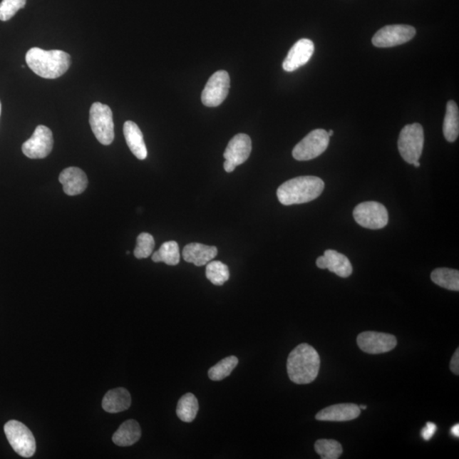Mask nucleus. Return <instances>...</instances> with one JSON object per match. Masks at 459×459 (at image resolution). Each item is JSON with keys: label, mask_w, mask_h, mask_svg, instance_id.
<instances>
[{"label": "nucleus", "mask_w": 459, "mask_h": 459, "mask_svg": "<svg viewBox=\"0 0 459 459\" xmlns=\"http://www.w3.org/2000/svg\"><path fill=\"white\" fill-rule=\"evenodd\" d=\"M4 433L14 451L24 458L33 456L36 451V440L34 436L23 423L11 421L4 426Z\"/></svg>", "instance_id": "obj_6"}, {"label": "nucleus", "mask_w": 459, "mask_h": 459, "mask_svg": "<svg viewBox=\"0 0 459 459\" xmlns=\"http://www.w3.org/2000/svg\"><path fill=\"white\" fill-rule=\"evenodd\" d=\"M217 254L218 249L215 246L193 242L185 247L182 256L185 262L192 263L197 267H202L215 259Z\"/></svg>", "instance_id": "obj_17"}, {"label": "nucleus", "mask_w": 459, "mask_h": 459, "mask_svg": "<svg viewBox=\"0 0 459 459\" xmlns=\"http://www.w3.org/2000/svg\"><path fill=\"white\" fill-rule=\"evenodd\" d=\"M1 110H2V105H1V101H0V116H1Z\"/></svg>", "instance_id": "obj_37"}, {"label": "nucleus", "mask_w": 459, "mask_h": 459, "mask_svg": "<svg viewBox=\"0 0 459 459\" xmlns=\"http://www.w3.org/2000/svg\"><path fill=\"white\" fill-rule=\"evenodd\" d=\"M153 262H163L169 266H177L180 263V254L177 242L175 241L166 242L160 249L153 254Z\"/></svg>", "instance_id": "obj_25"}, {"label": "nucleus", "mask_w": 459, "mask_h": 459, "mask_svg": "<svg viewBox=\"0 0 459 459\" xmlns=\"http://www.w3.org/2000/svg\"><path fill=\"white\" fill-rule=\"evenodd\" d=\"M252 151V141L248 135L238 134L229 141L226 151L224 153L225 160L234 167L242 165L248 160Z\"/></svg>", "instance_id": "obj_14"}, {"label": "nucleus", "mask_w": 459, "mask_h": 459, "mask_svg": "<svg viewBox=\"0 0 459 459\" xmlns=\"http://www.w3.org/2000/svg\"><path fill=\"white\" fill-rule=\"evenodd\" d=\"M450 368H451L454 374H459V349H457L455 353H454L451 363H450Z\"/></svg>", "instance_id": "obj_32"}, {"label": "nucleus", "mask_w": 459, "mask_h": 459, "mask_svg": "<svg viewBox=\"0 0 459 459\" xmlns=\"http://www.w3.org/2000/svg\"><path fill=\"white\" fill-rule=\"evenodd\" d=\"M357 344L365 353L377 355L392 351L396 348L397 341L394 335L370 331L359 335Z\"/></svg>", "instance_id": "obj_12"}, {"label": "nucleus", "mask_w": 459, "mask_h": 459, "mask_svg": "<svg viewBox=\"0 0 459 459\" xmlns=\"http://www.w3.org/2000/svg\"><path fill=\"white\" fill-rule=\"evenodd\" d=\"M413 165H414V167H421V163H419L418 161L414 162Z\"/></svg>", "instance_id": "obj_34"}, {"label": "nucleus", "mask_w": 459, "mask_h": 459, "mask_svg": "<svg viewBox=\"0 0 459 459\" xmlns=\"http://www.w3.org/2000/svg\"><path fill=\"white\" fill-rule=\"evenodd\" d=\"M90 123L93 133L100 143L108 145L114 140L113 112L108 105L95 103L90 110Z\"/></svg>", "instance_id": "obj_5"}, {"label": "nucleus", "mask_w": 459, "mask_h": 459, "mask_svg": "<svg viewBox=\"0 0 459 459\" xmlns=\"http://www.w3.org/2000/svg\"><path fill=\"white\" fill-rule=\"evenodd\" d=\"M198 408L200 405L197 397L192 393H187L179 400L176 414L182 422L192 423L197 417Z\"/></svg>", "instance_id": "obj_23"}, {"label": "nucleus", "mask_w": 459, "mask_h": 459, "mask_svg": "<svg viewBox=\"0 0 459 459\" xmlns=\"http://www.w3.org/2000/svg\"><path fill=\"white\" fill-rule=\"evenodd\" d=\"M451 433H452L454 436H457V437H458V436H459V425H458V423H457V425H456V426H454L452 428Z\"/></svg>", "instance_id": "obj_33"}, {"label": "nucleus", "mask_w": 459, "mask_h": 459, "mask_svg": "<svg viewBox=\"0 0 459 459\" xmlns=\"http://www.w3.org/2000/svg\"><path fill=\"white\" fill-rule=\"evenodd\" d=\"M328 134H329V136H332L334 135V131L333 130H329L328 132Z\"/></svg>", "instance_id": "obj_36"}, {"label": "nucleus", "mask_w": 459, "mask_h": 459, "mask_svg": "<svg viewBox=\"0 0 459 459\" xmlns=\"http://www.w3.org/2000/svg\"><path fill=\"white\" fill-rule=\"evenodd\" d=\"M330 136L324 130L317 129L309 133L293 150V157L298 161L314 160L329 147Z\"/></svg>", "instance_id": "obj_7"}, {"label": "nucleus", "mask_w": 459, "mask_h": 459, "mask_svg": "<svg viewBox=\"0 0 459 459\" xmlns=\"http://www.w3.org/2000/svg\"><path fill=\"white\" fill-rule=\"evenodd\" d=\"M26 63L39 77L55 79L67 73L71 65V56L63 51H45L34 47L26 53Z\"/></svg>", "instance_id": "obj_2"}, {"label": "nucleus", "mask_w": 459, "mask_h": 459, "mask_svg": "<svg viewBox=\"0 0 459 459\" xmlns=\"http://www.w3.org/2000/svg\"><path fill=\"white\" fill-rule=\"evenodd\" d=\"M324 187V180L316 176H299L281 185L277 195L282 205H302L315 200Z\"/></svg>", "instance_id": "obj_3"}, {"label": "nucleus", "mask_w": 459, "mask_h": 459, "mask_svg": "<svg viewBox=\"0 0 459 459\" xmlns=\"http://www.w3.org/2000/svg\"><path fill=\"white\" fill-rule=\"evenodd\" d=\"M123 135L128 147L140 160H144L148 157V150L145 147L143 132L133 121H126L123 125Z\"/></svg>", "instance_id": "obj_18"}, {"label": "nucleus", "mask_w": 459, "mask_h": 459, "mask_svg": "<svg viewBox=\"0 0 459 459\" xmlns=\"http://www.w3.org/2000/svg\"><path fill=\"white\" fill-rule=\"evenodd\" d=\"M54 145L52 131L45 125H38L32 138L23 145L24 155L32 160H42L50 154Z\"/></svg>", "instance_id": "obj_11"}, {"label": "nucleus", "mask_w": 459, "mask_h": 459, "mask_svg": "<svg viewBox=\"0 0 459 459\" xmlns=\"http://www.w3.org/2000/svg\"><path fill=\"white\" fill-rule=\"evenodd\" d=\"M315 46L311 39L302 38L290 48L282 68L286 72H294L302 66L306 65L314 54Z\"/></svg>", "instance_id": "obj_13"}, {"label": "nucleus", "mask_w": 459, "mask_h": 459, "mask_svg": "<svg viewBox=\"0 0 459 459\" xmlns=\"http://www.w3.org/2000/svg\"><path fill=\"white\" fill-rule=\"evenodd\" d=\"M26 0H2L0 3V20H11L21 9L25 7Z\"/></svg>", "instance_id": "obj_30"}, {"label": "nucleus", "mask_w": 459, "mask_h": 459, "mask_svg": "<svg viewBox=\"0 0 459 459\" xmlns=\"http://www.w3.org/2000/svg\"><path fill=\"white\" fill-rule=\"evenodd\" d=\"M315 450L321 459H338L341 458L343 453L341 444L334 440H316Z\"/></svg>", "instance_id": "obj_28"}, {"label": "nucleus", "mask_w": 459, "mask_h": 459, "mask_svg": "<svg viewBox=\"0 0 459 459\" xmlns=\"http://www.w3.org/2000/svg\"><path fill=\"white\" fill-rule=\"evenodd\" d=\"M326 269L339 277L346 278L352 274L353 268L350 260L337 251L328 249L324 252Z\"/></svg>", "instance_id": "obj_21"}, {"label": "nucleus", "mask_w": 459, "mask_h": 459, "mask_svg": "<svg viewBox=\"0 0 459 459\" xmlns=\"http://www.w3.org/2000/svg\"><path fill=\"white\" fill-rule=\"evenodd\" d=\"M141 430L138 422L130 419L123 423L113 435V441L119 447H130L140 439Z\"/></svg>", "instance_id": "obj_20"}, {"label": "nucleus", "mask_w": 459, "mask_h": 459, "mask_svg": "<svg viewBox=\"0 0 459 459\" xmlns=\"http://www.w3.org/2000/svg\"><path fill=\"white\" fill-rule=\"evenodd\" d=\"M320 356L314 347L300 344L290 352L287 370L290 381L298 385H306L315 381L320 370Z\"/></svg>", "instance_id": "obj_1"}, {"label": "nucleus", "mask_w": 459, "mask_h": 459, "mask_svg": "<svg viewBox=\"0 0 459 459\" xmlns=\"http://www.w3.org/2000/svg\"><path fill=\"white\" fill-rule=\"evenodd\" d=\"M431 280L441 288L459 290V272L449 268L435 269L431 273Z\"/></svg>", "instance_id": "obj_24"}, {"label": "nucleus", "mask_w": 459, "mask_h": 459, "mask_svg": "<svg viewBox=\"0 0 459 459\" xmlns=\"http://www.w3.org/2000/svg\"><path fill=\"white\" fill-rule=\"evenodd\" d=\"M416 35V29L408 25H390L378 30L373 38L374 46L390 48L403 45Z\"/></svg>", "instance_id": "obj_10"}, {"label": "nucleus", "mask_w": 459, "mask_h": 459, "mask_svg": "<svg viewBox=\"0 0 459 459\" xmlns=\"http://www.w3.org/2000/svg\"><path fill=\"white\" fill-rule=\"evenodd\" d=\"M206 277L212 284L222 286L230 278V271L227 264L220 262H210L207 264Z\"/></svg>", "instance_id": "obj_27"}, {"label": "nucleus", "mask_w": 459, "mask_h": 459, "mask_svg": "<svg viewBox=\"0 0 459 459\" xmlns=\"http://www.w3.org/2000/svg\"><path fill=\"white\" fill-rule=\"evenodd\" d=\"M361 414L359 406L352 403H341L330 406L321 410L316 415V421L346 422L359 418Z\"/></svg>", "instance_id": "obj_15"}, {"label": "nucleus", "mask_w": 459, "mask_h": 459, "mask_svg": "<svg viewBox=\"0 0 459 459\" xmlns=\"http://www.w3.org/2000/svg\"><path fill=\"white\" fill-rule=\"evenodd\" d=\"M59 182L63 185L64 192L68 196L79 195L85 192L88 187L86 174L76 167H69L61 172Z\"/></svg>", "instance_id": "obj_16"}, {"label": "nucleus", "mask_w": 459, "mask_h": 459, "mask_svg": "<svg viewBox=\"0 0 459 459\" xmlns=\"http://www.w3.org/2000/svg\"><path fill=\"white\" fill-rule=\"evenodd\" d=\"M154 247H155V241L151 234L141 233L136 241L134 254L138 259L148 258L150 255H152Z\"/></svg>", "instance_id": "obj_29"}, {"label": "nucleus", "mask_w": 459, "mask_h": 459, "mask_svg": "<svg viewBox=\"0 0 459 459\" xmlns=\"http://www.w3.org/2000/svg\"><path fill=\"white\" fill-rule=\"evenodd\" d=\"M443 133L445 140L454 143L459 135V111L455 101L450 100L447 105L443 123Z\"/></svg>", "instance_id": "obj_22"}, {"label": "nucleus", "mask_w": 459, "mask_h": 459, "mask_svg": "<svg viewBox=\"0 0 459 459\" xmlns=\"http://www.w3.org/2000/svg\"><path fill=\"white\" fill-rule=\"evenodd\" d=\"M353 216L361 227L371 230L386 227L389 222L386 207L378 202H364L357 205Z\"/></svg>", "instance_id": "obj_8"}, {"label": "nucleus", "mask_w": 459, "mask_h": 459, "mask_svg": "<svg viewBox=\"0 0 459 459\" xmlns=\"http://www.w3.org/2000/svg\"><path fill=\"white\" fill-rule=\"evenodd\" d=\"M436 431V426L435 423L431 422H428L426 426L423 428L421 431V435L423 439L426 440H429L432 438Z\"/></svg>", "instance_id": "obj_31"}, {"label": "nucleus", "mask_w": 459, "mask_h": 459, "mask_svg": "<svg viewBox=\"0 0 459 459\" xmlns=\"http://www.w3.org/2000/svg\"><path fill=\"white\" fill-rule=\"evenodd\" d=\"M359 408H361V409L365 410V409H367V406H365V405H361Z\"/></svg>", "instance_id": "obj_35"}, {"label": "nucleus", "mask_w": 459, "mask_h": 459, "mask_svg": "<svg viewBox=\"0 0 459 459\" xmlns=\"http://www.w3.org/2000/svg\"><path fill=\"white\" fill-rule=\"evenodd\" d=\"M131 405L130 392L125 388H117L109 391L103 400V408L105 412L117 413L129 409Z\"/></svg>", "instance_id": "obj_19"}, {"label": "nucleus", "mask_w": 459, "mask_h": 459, "mask_svg": "<svg viewBox=\"0 0 459 459\" xmlns=\"http://www.w3.org/2000/svg\"><path fill=\"white\" fill-rule=\"evenodd\" d=\"M423 130L419 123L406 125L401 130L398 139V150L401 158L413 165L421 158L423 148Z\"/></svg>", "instance_id": "obj_4"}, {"label": "nucleus", "mask_w": 459, "mask_h": 459, "mask_svg": "<svg viewBox=\"0 0 459 459\" xmlns=\"http://www.w3.org/2000/svg\"><path fill=\"white\" fill-rule=\"evenodd\" d=\"M231 79L227 71L220 70L207 81L202 92V103L207 108L219 107L226 100Z\"/></svg>", "instance_id": "obj_9"}, {"label": "nucleus", "mask_w": 459, "mask_h": 459, "mask_svg": "<svg viewBox=\"0 0 459 459\" xmlns=\"http://www.w3.org/2000/svg\"><path fill=\"white\" fill-rule=\"evenodd\" d=\"M237 364L238 359L237 356L226 357V359L219 361L217 364L209 370V377L213 381H222V379L230 376V374L235 369Z\"/></svg>", "instance_id": "obj_26"}]
</instances>
